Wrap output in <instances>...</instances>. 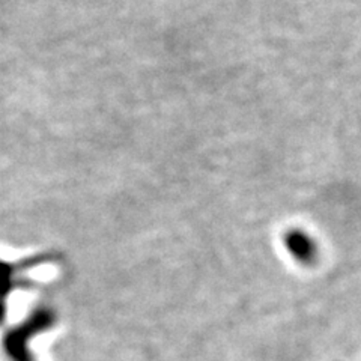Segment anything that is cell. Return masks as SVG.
<instances>
[{
	"label": "cell",
	"instance_id": "1",
	"mask_svg": "<svg viewBox=\"0 0 361 361\" xmlns=\"http://www.w3.org/2000/svg\"><path fill=\"white\" fill-rule=\"evenodd\" d=\"M53 314L47 310L37 312L32 318L23 324L20 329L11 331L6 337V351L11 357V360L14 361H30V357L26 351V342L29 341V337L33 336L35 333H39L41 330L47 329V325L51 324Z\"/></svg>",
	"mask_w": 361,
	"mask_h": 361
},
{
	"label": "cell",
	"instance_id": "2",
	"mask_svg": "<svg viewBox=\"0 0 361 361\" xmlns=\"http://www.w3.org/2000/svg\"><path fill=\"white\" fill-rule=\"evenodd\" d=\"M285 245L292 256L301 262H312L316 257V245L310 236L300 229L288 231L285 235Z\"/></svg>",
	"mask_w": 361,
	"mask_h": 361
}]
</instances>
